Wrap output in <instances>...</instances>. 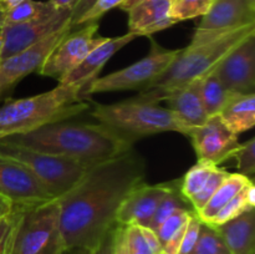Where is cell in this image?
Wrapping results in <instances>:
<instances>
[{
	"label": "cell",
	"instance_id": "1",
	"mask_svg": "<svg viewBox=\"0 0 255 254\" xmlns=\"http://www.w3.org/2000/svg\"><path fill=\"white\" fill-rule=\"evenodd\" d=\"M144 181L146 163L133 148L89 168L71 191L57 198L65 248L94 249L117 224L125 199Z\"/></svg>",
	"mask_w": 255,
	"mask_h": 254
},
{
	"label": "cell",
	"instance_id": "2",
	"mask_svg": "<svg viewBox=\"0 0 255 254\" xmlns=\"http://www.w3.org/2000/svg\"><path fill=\"white\" fill-rule=\"evenodd\" d=\"M0 141L72 159L86 167L96 166L133 148V143L99 122L67 120L45 125L26 133L2 137Z\"/></svg>",
	"mask_w": 255,
	"mask_h": 254
},
{
	"label": "cell",
	"instance_id": "3",
	"mask_svg": "<svg viewBox=\"0 0 255 254\" xmlns=\"http://www.w3.org/2000/svg\"><path fill=\"white\" fill-rule=\"evenodd\" d=\"M252 34H255V24L216 36H193L191 44L179 50L166 71L142 90L136 99L159 104L167 92L186 86L213 71L232 49Z\"/></svg>",
	"mask_w": 255,
	"mask_h": 254
},
{
	"label": "cell",
	"instance_id": "4",
	"mask_svg": "<svg viewBox=\"0 0 255 254\" xmlns=\"http://www.w3.org/2000/svg\"><path fill=\"white\" fill-rule=\"evenodd\" d=\"M86 100L81 87L65 84L34 96L7 100L0 107V138L72 119L90 109Z\"/></svg>",
	"mask_w": 255,
	"mask_h": 254
},
{
	"label": "cell",
	"instance_id": "5",
	"mask_svg": "<svg viewBox=\"0 0 255 254\" xmlns=\"http://www.w3.org/2000/svg\"><path fill=\"white\" fill-rule=\"evenodd\" d=\"M91 115L99 124L131 143L162 132H178L188 136L192 131L168 107L156 102L129 99L116 104H94Z\"/></svg>",
	"mask_w": 255,
	"mask_h": 254
},
{
	"label": "cell",
	"instance_id": "6",
	"mask_svg": "<svg viewBox=\"0 0 255 254\" xmlns=\"http://www.w3.org/2000/svg\"><path fill=\"white\" fill-rule=\"evenodd\" d=\"M59 216L57 198L14 207V224L6 254H62L65 244Z\"/></svg>",
	"mask_w": 255,
	"mask_h": 254
},
{
	"label": "cell",
	"instance_id": "7",
	"mask_svg": "<svg viewBox=\"0 0 255 254\" xmlns=\"http://www.w3.org/2000/svg\"><path fill=\"white\" fill-rule=\"evenodd\" d=\"M0 157L22 164L44 184L54 198H60L71 191L81 181L89 168H91L72 159L1 141Z\"/></svg>",
	"mask_w": 255,
	"mask_h": 254
},
{
	"label": "cell",
	"instance_id": "8",
	"mask_svg": "<svg viewBox=\"0 0 255 254\" xmlns=\"http://www.w3.org/2000/svg\"><path fill=\"white\" fill-rule=\"evenodd\" d=\"M179 50L163 49L161 45L151 39V50L143 59L124 69L111 72L106 76L96 77L91 84L87 85L82 92V96L87 99L91 95L101 92L129 90L142 91L166 71L174 57L178 55Z\"/></svg>",
	"mask_w": 255,
	"mask_h": 254
},
{
	"label": "cell",
	"instance_id": "9",
	"mask_svg": "<svg viewBox=\"0 0 255 254\" xmlns=\"http://www.w3.org/2000/svg\"><path fill=\"white\" fill-rule=\"evenodd\" d=\"M97 32L99 22H91L79 26L76 30H71L50 52L37 74L61 81L106 39L100 36Z\"/></svg>",
	"mask_w": 255,
	"mask_h": 254
},
{
	"label": "cell",
	"instance_id": "10",
	"mask_svg": "<svg viewBox=\"0 0 255 254\" xmlns=\"http://www.w3.org/2000/svg\"><path fill=\"white\" fill-rule=\"evenodd\" d=\"M71 30V25H67L37 44L0 60V100L7 96L25 77L39 72L50 52Z\"/></svg>",
	"mask_w": 255,
	"mask_h": 254
},
{
	"label": "cell",
	"instance_id": "11",
	"mask_svg": "<svg viewBox=\"0 0 255 254\" xmlns=\"http://www.w3.org/2000/svg\"><path fill=\"white\" fill-rule=\"evenodd\" d=\"M71 10L57 9L51 14L21 24H2L0 60L17 54L37 44L57 30L71 25Z\"/></svg>",
	"mask_w": 255,
	"mask_h": 254
},
{
	"label": "cell",
	"instance_id": "12",
	"mask_svg": "<svg viewBox=\"0 0 255 254\" xmlns=\"http://www.w3.org/2000/svg\"><path fill=\"white\" fill-rule=\"evenodd\" d=\"M192 139L198 162L217 166L232 158L241 146L238 134L227 127L219 115L211 116L199 127H194L188 134Z\"/></svg>",
	"mask_w": 255,
	"mask_h": 254
},
{
	"label": "cell",
	"instance_id": "13",
	"mask_svg": "<svg viewBox=\"0 0 255 254\" xmlns=\"http://www.w3.org/2000/svg\"><path fill=\"white\" fill-rule=\"evenodd\" d=\"M0 196L14 207H26L54 199L29 169L4 157H0Z\"/></svg>",
	"mask_w": 255,
	"mask_h": 254
},
{
	"label": "cell",
	"instance_id": "14",
	"mask_svg": "<svg viewBox=\"0 0 255 254\" xmlns=\"http://www.w3.org/2000/svg\"><path fill=\"white\" fill-rule=\"evenodd\" d=\"M222 84L234 94L255 91V34L232 49L214 67Z\"/></svg>",
	"mask_w": 255,
	"mask_h": 254
},
{
	"label": "cell",
	"instance_id": "15",
	"mask_svg": "<svg viewBox=\"0 0 255 254\" xmlns=\"http://www.w3.org/2000/svg\"><path fill=\"white\" fill-rule=\"evenodd\" d=\"M255 24V0H214L194 37H208Z\"/></svg>",
	"mask_w": 255,
	"mask_h": 254
},
{
	"label": "cell",
	"instance_id": "16",
	"mask_svg": "<svg viewBox=\"0 0 255 254\" xmlns=\"http://www.w3.org/2000/svg\"><path fill=\"white\" fill-rule=\"evenodd\" d=\"M178 181L159 184H147L146 182L128 194L119 209L116 223L120 226L148 227L157 206L164 196L173 189Z\"/></svg>",
	"mask_w": 255,
	"mask_h": 254
},
{
	"label": "cell",
	"instance_id": "17",
	"mask_svg": "<svg viewBox=\"0 0 255 254\" xmlns=\"http://www.w3.org/2000/svg\"><path fill=\"white\" fill-rule=\"evenodd\" d=\"M133 32H127L116 37H106L99 46L95 47L86 57L81 61L79 66L75 67L71 72L66 75L59 84L74 85L82 89V92L87 85L91 84L96 77H99L100 71L104 69L106 62L116 54L117 51L126 46L127 44L137 39Z\"/></svg>",
	"mask_w": 255,
	"mask_h": 254
},
{
	"label": "cell",
	"instance_id": "18",
	"mask_svg": "<svg viewBox=\"0 0 255 254\" xmlns=\"http://www.w3.org/2000/svg\"><path fill=\"white\" fill-rule=\"evenodd\" d=\"M171 0H141L127 11L128 31L137 36H151L174 25L169 16Z\"/></svg>",
	"mask_w": 255,
	"mask_h": 254
},
{
	"label": "cell",
	"instance_id": "19",
	"mask_svg": "<svg viewBox=\"0 0 255 254\" xmlns=\"http://www.w3.org/2000/svg\"><path fill=\"white\" fill-rule=\"evenodd\" d=\"M199 84L201 79L183 87L172 90L162 97V101L167 102L168 109L173 111L191 129L202 126L209 119L202 102Z\"/></svg>",
	"mask_w": 255,
	"mask_h": 254
},
{
	"label": "cell",
	"instance_id": "20",
	"mask_svg": "<svg viewBox=\"0 0 255 254\" xmlns=\"http://www.w3.org/2000/svg\"><path fill=\"white\" fill-rule=\"evenodd\" d=\"M226 242L231 254H254L255 252V211L244 212L241 216L214 226Z\"/></svg>",
	"mask_w": 255,
	"mask_h": 254
},
{
	"label": "cell",
	"instance_id": "21",
	"mask_svg": "<svg viewBox=\"0 0 255 254\" xmlns=\"http://www.w3.org/2000/svg\"><path fill=\"white\" fill-rule=\"evenodd\" d=\"M219 117L236 134L252 129L255 125V94H234Z\"/></svg>",
	"mask_w": 255,
	"mask_h": 254
},
{
	"label": "cell",
	"instance_id": "22",
	"mask_svg": "<svg viewBox=\"0 0 255 254\" xmlns=\"http://www.w3.org/2000/svg\"><path fill=\"white\" fill-rule=\"evenodd\" d=\"M251 181V178L241 173H229L227 178L222 182L221 186L217 188V191L214 192L211 199L207 202L206 206L198 213H196L198 218L204 223H211L214 216Z\"/></svg>",
	"mask_w": 255,
	"mask_h": 254
},
{
	"label": "cell",
	"instance_id": "23",
	"mask_svg": "<svg viewBox=\"0 0 255 254\" xmlns=\"http://www.w3.org/2000/svg\"><path fill=\"white\" fill-rule=\"evenodd\" d=\"M199 91H201V99L203 102L204 110L209 117L219 115L222 109L226 106L227 102L234 95V92L229 91L222 84L214 70L202 77L201 84H199Z\"/></svg>",
	"mask_w": 255,
	"mask_h": 254
},
{
	"label": "cell",
	"instance_id": "24",
	"mask_svg": "<svg viewBox=\"0 0 255 254\" xmlns=\"http://www.w3.org/2000/svg\"><path fill=\"white\" fill-rule=\"evenodd\" d=\"M255 207V187L253 182H249L237 196H234L218 213L214 216L211 223L212 226H221L236 217L241 216L244 212L254 209Z\"/></svg>",
	"mask_w": 255,
	"mask_h": 254
},
{
	"label": "cell",
	"instance_id": "25",
	"mask_svg": "<svg viewBox=\"0 0 255 254\" xmlns=\"http://www.w3.org/2000/svg\"><path fill=\"white\" fill-rule=\"evenodd\" d=\"M55 10L57 9H55L50 1L26 0L12 9L1 12L2 24H21V22L31 21V20L39 19L44 15L51 14Z\"/></svg>",
	"mask_w": 255,
	"mask_h": 254
},
{
	"label": "cell",
	"instance_id": "26",
	"mask_svg": "<svg viewBox=\"0 0 255 254\" xmlns=\"http://www.w3.org/2000/svg\"><path fill=\"white\" fill-rule=\"evenodd\" d=\"M179 182H181V179H179L178 183L173 187V189H172L167 196H164L163 198H162V201L159 202V204L156 208V212H154L153 217H152L151 222H149V226L147 227V228L152 229V231H156L162 222L166 221L169 216L176 213L179 209L193 211L188 199H187L186 197L181 193V191H179Z\"/></svg>",
	"mask_w": 255,
	"mask_h": 254
},
{
	"label": "cell",
	"instance_id": "27",
	"mask_svg": "<svg viewBox=\"0 0 255 254\" xmlns=\"http://www.w3.org/2000/svg\"><path fill=\"white\" fill-rule=\"evenodd\" d=\"M189 254H231V252L216 227L202 222L197 243Z\"/></svg>",
	"mask_w": 255,
	"mask_h": 254
},
{
	"label": "cell",
	"instance_id": "28",
	"mask_svg": "<svg viewBox=\"0 0 255 254\" xmlns=\"http://www.w3.org/2000/svg\"><path fill=\"white\" fill-rule=\"evenodd\" d=\"M216 167L217 166L203 163V162H197L193 167L187 171V173L179 182V191L188 199V202L201 191Z\"/></svg>",
	"mask_w": 255,
	"mask_h": 254
},
{
	"label": "cell",
	"instance_id": "29",
	"mask_svg": "<svg viewBox=\"0 0 255 254\" xmlns=\"http://www.w3.org/2000/svg\"><path fill=\"white\" fill-rule=\"evenodd\" d=\"M214 0H171L169 16L174 22L203 16L211 9Z\"/></svg>",
	"mask_w": 255,
	"mask_h": 254
},
{
	"label": "cell",
	"instance_id": "30",
	"mask_svg": "<svg viewBox=\"0 0 255 254\" xmlns=\"http://www.w3.org/2000/svg\"><path fill=\"white\" fill-rule=\"evenodd\" d=\"M228 174L229 172L224 171V169L219 168V167H216V168L212 171L211 176L208 177V179H207V182L204 183V186L202 187L201 191L189 201L194 213H198V212L206 206L207 202L211 199V197L213 196L214 192L217 191V188L221 186L222 182L227 178Z\"/></svg>",
	"mask_w": 255,
	"mask_h": 254
},
{
	"label": "cell",
	"instance_id": "31",
	"mask_svg": "<svg viewBox=\"0 0 255 254\" xmlns=\"http://www.w3.org/2000/svg\"><path fill=\"white\" fill-rule=\"evenodd\" d=\"M193 213V211H188V209H179V211H177L176 213L169 216L166 221L162 222V223L159 224V227L154 232H156L162 247H163L164 244H166L167 242L179 231V229H182L184 226H187L189 218H191V216Z\"/></svg>",
	"mask_w": 255,
	"mask_h": 254
},
{
	"label": "cell",
	"instance_id": "32",
	"mask_svg": "<svg viewBox=\"0 0 255 254\" xmlns=\"http://www.w3.org/2000/svg\"><path fill=\"white\" fill-rule=\"evenodd\" d=\"M232 158L237 161L238 173L248 178L253 177L255 174V139L251 138L246 143H241Z\"/></svg>",
	"mask_w": 255,
	"mask_h": 254
},
{
	"label": "cell",
	"instance_id": "33",
	"mask_svg": "<svg viewBox=\"0 0 255 254\" xmlns=\"http://www.w3.org/2000/svg\"><path fill=\"white\" fill-rule=\"evenodd\" d=\"M125 0H97L79 20H77L75 27L82 26V25L91 24V22H99V20L104 16L106 12L110 10L115 9V7H120V5L124 2ZM72 29V30H74Z\"/></svg>",
	"mask_w": 255,
	"mask_h": 254
},
{
	"label": "cell",
	"instance_id": "34",
	"mask_svg": "<svg viewBox=\"0 0 255 254\" xmlns=\"http://www.w3.org/2000/svg\"><path fill=\"white\" fill-rule=\"evenodd\" d=\"M202 221L198 218L196 213H193L187 223L186 231H184L183 238H182L181 247H179L178 254H189L194 248L198 239L199 228H201Z\"/></svg>",
	"mask_w": 255,
	"mask_h": 254
},
{
	"label": "cell",
	"instance_id": "35",
	"mask_svg": "<svg viewBox=\"0 0 255 254\" xmlns=\"http://www.w3.org/2000/svg\"><path fill=\"white\" fill-rule=\"evenodd\" d=\"M126 242L129 254H152L148 246L144 242L139 226H125Z\"/></svg>",
	"mask_w": 255,
	"mask_h": 254
},
{
	"label": "cell",
	"instance_id": "36",
	"mask_svg": "<svg viewBox=\"0 0 255 254\" xmlns=\"http://www.w3.org/2000/svg\"><path fill=\"white\" fill-rule=\"evenodd\" d=\"M12 224H14V209L10 213L0 216V254H6Z\"/></svg>",
	"mask_w": 255,
	"mask_h": 254
},
{
	"label": "cell",
	"instance_id": "37",
	"mask_svg": "<svg viewBox=\"0 0 255 254\" xmlns=\"http://www.w3.org/2000/svg\"><path fill=\"white\" fill-rule=\"evenodd\" d=\"M116 226L110 229L104 238L97 243L91 251V254H114V246H115V234H116Z\"/></svg>",
	"mask_w": 255,
	"mask_h": 254
},
{
	"label": "cell",
	"instance_id": "38",
	"mask_svg": "<svg viewBox=\"0 0 255 254\" xmlns=\"http://www.w3.org/2000/svg\"><path fill=\"white\" fill-rule=\"evenodd\" d=\"M114 254H129L128 247H127L126 242V231H125V226H120V224H117L116 227Z\"/></svg>",
	"mask_w": 255,
	"mask_h": 254
},
{
	"label": "cell",
	"instance_id": "39",
	"mask_svg": "<svg viewBox=\"0 0 255 254\" xmlns=\"http://www.w3.org/2000/svg\"><path fill=\"white\" fill-rule=\"evenodd\" d=\"M96 1L97 0H77L76 4L74 5V7H72L71 10V29H74L77 20H79Z\"/></svg>",
	"mask_w": 255,
	"mask_h": 254
},
{
	"label": "cell",
	"instance_id": "40",
	"mask_svg": "<svg viewBox=\"0 0 255 254\" xmlns=\"http://www.w3.org/2000/svg\"><path fill=\"white\" fill-rule=\"evenodd\" d=\"M141 232H142V236H143L144 238V242L147 243V246H148L149 251H151L152 254L158 253V252L162 251V244L161 242H159L158 237H157L156 232L147 228V227H141Z\"/></svg>",
	"mask_w": 255,
	"mask_h": 254
},
{
	"label": "cell",
	"instance_id": "41",
	"mask_svg": "<svg viewBox=\"0 0 255 254\" xmlns=\"http://www.w3.org/2000/svg\"><path fill=\"white\" fill-rule=\"evenodd\" d=\"M55 9H72L77 0H49Z\"/></svg>",
	"mask_w": 255,
	"mask_h": 254
},
{
	"label": "cell",
	"instance_id": "42",
	"mask_svg": "<svg viewBox=\"0 0 255 254\" xmlns=\"http://www.w3.org/2000/svg\"><path fill=\"white\" fill-rule=\"evenodd\" d=\"M24 1H26V0H0V11H7V10L12 9V7H15L16 5L21 4Z\"/></svg>",
	"mask_w": 255,
	"mask_h": 254
},
{
	"label": "cell",
	"instance_id": "43",
	"mask_svg": "<svg viewBox=\"0 0 255 254\" xmlns=\"http://www.w3.org/2000/svg\"><path fill=\"white\" fill-rule=\"evenodd\" d=\"M12 209H14V206H12L7 199H5L4 197L0 196V216L10 213Z\"/></svg>",
	"mask_w": 255,
	"mask_h": 254
},
{
	"label": "cell",
	"instance_id": "44",
	"mask_svg": "<svg viewBox=\"0 0 255 254\" xmlns=\"http://www.w3.org/2000/svg\"><path fill=\"white\" fill-rule=\"evenodd\" d=\"M92 249L81 248V247H74V248H65L62 254H91Z\"/></svg>",
	"mask_w": 255,
	"mask_h": 254
},
{
	"label": "cell",
	"instance_id": "45",
	"mask_svg": "<svg viewBox=\"0 0 255 254\" xmlns=\"http://www.w3.org/2000/svg\"><path fill=\"white\" fill-rule=\"evenodd\" d=\"M138 1H141V0H125V1L120 5V9L127 12L132 6H133L134 4H137Z\"/></svg>",
	"mask_w": 255,
	"mask_h": 254
},
{
	"label": "cell",
	"instance_id": "46",
	"mask_svg": "<svg viewBox=\"0 0 255 254\" xmlns=\"http://www.w3.org/2000/svg\"><path fill=\"white\" fill-rule=\"evenodd\" d=\"M1 25H2V22L0 24V51H1Z\"/></svg>",
	"mask_w": 255,
	"mask_h": 254
},
{
	"label": "cell",
	"instance_id": "47",
	"mask_svg": "<svg viewBox=\"0 0 255 254\" xmlns=\"http://www.w3.org/2000/svg\"><path fill=\"white\" fill-rule=\"evenodd\" d=\"M2 22V14H1V11H0V24H1Z\"/></svg>",
	"mask_w": 255,
	"mask_h": 254
},
{
	"label": "cell",
	"instance_id": "48",
	"mask_svg": "<svg viewBox=\"0 0 255 254\" xmlns=\"http://www.w3.org/2000/svg\"><path fill=\"white\" fill-rule=\"evenodd\" d=\"M154 254H166V253H164L163 251H161V252H158V253H154Z\"/></svg>",
	"mask_w": 255,
	"mask_h": 254
}]
</instances>
